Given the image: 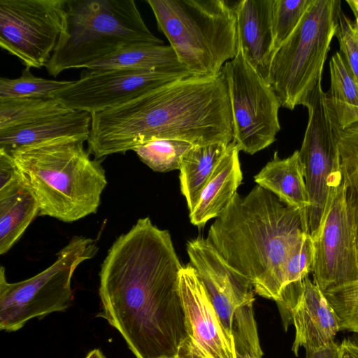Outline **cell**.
Instances as JSON below:
<instances>
[{
	"label": "cell",
	"instance_id": "7c38bea8",
	"mask_svg": "<svg viewBox=\"0 0 358 358\" xmlns=\"http://www.w3.org/2000/svg\"><path fill=\"white\" fill-rule=\"evenodd\" d=\"M191 76L179 71L86 69L78 80L50 96L72 110L93 114Z\"/></svg>",
	"mask_w": 358,
	"mask_h": 358
},
{
	"label": "cell",
	"instance_id": "5bb4252c",
	"mask_svg": "<svg viewBox=\"0 0 358 358\" xmlns=\"http://www.w3.org/2000/svg\"><path fill=\"white\" fill-rule=\"evenodd\" d=\"M276 303L285 329L294 327L292 350L296 357L301 347L325 345L341 330L338 318L323 292L308 276L287 285Z\"/></svg>",
	"mask_w": 358,
	"mask_h": 358
},
{
	"label": "cell",
	"instance_id": "8992f818",
	"mask_svg": "<svg viewBox=\"0 0 358 358\" xmlns=\"http://www.w3.org/2000/svg\"><path fill=\"white\" fill-rule=\"evenodd\" d=\"M158 30L192 75L212 76L238 52L236 17L224 0H147Z\"/></svg>",
	"mask_w": 358,
	"mask_h": 358
},
{
	"label": "cell",
	"instance_id": "d4e9b609",
	"mask_svg": "<svg viewBox=\"0 0 358 358\" xmlns=\"http://www.w3.org/2000/svg\"><path fill=\"white\" fill-rule=\"evenodd\" d=\"M341 168L358 235V121L338 129Z\"/></svg>",
	"mask_w": 358,
	"mask_h": 358
},
{
	"label": "cell",
	"instance_id": "9a60e30c",
	"mask_svg": "<svg viewBox=\"0 0 358 358\" xmlns=\"http://www.w3.org/2000/svg\"><path fill=\"white\" fill-rule=\"evenodd\" d=\"M187 252L190 264L203 283L224 329L233 338L231 327L235 311L255 299L252 283L232 268L207 238L189 240Z\"/></svg>",
	"mask_w": 358,
	"mask_h": 358
},
{
	"label": "cell",
	"instance_id": "ffe728a7",
	"mask_svg": "<svg viewBox=\"0 0 358 358\" xmlns=\"http://www.w3.org/2000/svg\"><path fill=\"white\" fill-rule=\"evenodd\" d=\"M39 213L38 203L21 175L0 187V255L11 249Z\"/></svg>",
	"mask_w": 358,
	"mask_h": 358
},
{
	"label": "cell",
	"instance_id": "83f0119b",
	"mask_svg": "<svg viewBox=\"0 0 358 358\" xmlns=\"http://www.w3.org/2000/svg\"><path fill=\"white\" fill-rule=\"evenodd\" d=\"M71 81L49 80L34 76L25 67L17 78H0V99L50 97L52 92Z\"/></svg>",
	"mask_w": 358,
	"mask_h": 358
},
{
	"label": "cell",
	"instance_id": "f546056e",
	"mask_svg": "<svg viewBox=\"0 0 358 358\" xmlns=\"http://www.w3.org/2000/svg\"><path fill=\"white\" fill-rule=\"evenodd\" d=\"M312 0H273L272 29L275 52L299 24Z\"/></svg>",
	"mask_w": 358,
	"mask_h": 358
},
{
	"label": "cell",
	"instance_id": "44dd1931",
	"mask_svg": "<svg viewBox=\"0 0 358 358\" xmlns=\"http://www.w3.org/2000/svg\"><path fill=\"white\" fill-rule=\"evenodd\" d=\"M87 69L189 73L179 62L170 45L152 43H137L128 45L93 62Z\"/></svg>",
	"mask_w": 358,
	"mask_h": 358
},
{
	"label": "cell",
	"instance_id": "484cf974",
	"mask_svg": "<svg viewBox=\"0 0 358 358\" xmlns=\"http://www.w3.org/2000/svg\"><path fill=\"white\" fill-rule=\"evenodd\" d=\"M192 146L184 141L161 138L149 141L134 151L140 160L152 170L168 172L180 170L184 155Z\"/></svg>",
	"mask_w": 358,
	"mask_h": 358
},
{
	"label": "cell",
	"instance_id": "6da1fadb",
	"mask_svg": "<svg viewBox=\"0 0 358 358\" xmlns=\"http://www.w3.org/2000/svg\"><path fill=\"white\" fill-rule=\"evenodd\" d=\"M182 266L170 233L138 219L108 250L99 271L101 310L136 358L176 355L187 338L179 292Z\"/></svg>",
	"mask_w": 358,
	"mask_h": 358
},
{
	"label": "cell",
	"instance_id": "836d02e7",
	"mask_svg": "<svg viewBox=\"0 0 358 358\" xmlns=\"http://www.w3.org/2000/svg\"><path fill=\"white\" fill-rule=\"evenodd\" d=\"M306 358H339V345L331 341L319 348H306Z\"/></svg>",
	"mask_w": 358,
	"mask_h": 358
},
{
	"label": "cell",
	"instance_id": "2e32d148",
	"mask_svg": "<svg viewBox=\"0 0 358 358\" xmlns=\"http://www.w3.org/2000/svg\"><path fill=\"white\" fill-rule=\"evenodd\" d=\"M273 3V0H242L233 5L238 50L266 81L275 54Z\"/></svg>",
	"mask_w": 358,
	"mask_h": 358
},
{
	"label": "cell",
	"instance_id": "8d00e7d4",
	"mask_svg": "<svg viewBox=\"0 0 358 358\" xmlns=\"http://www.w3.org/2000/svg\"><path fill=\"white\" fill-rule=\"evenodd\" d=\"M85 358H106L103 353L99 349L91 350Z\"/></svg>",
	"mask_w": 358,
	"mask_h": 358
},
{
	"label": "cell",
	"instance_id": "ba28073f",
	"mask_svg": "<svg viewBox=\"0 0 358 358\" xmlns=\"http://www.w3.org/2000/svg\"><path fill=\"white\" fill-rule=\"evenodd\" d=\"M96 241L81 236L73 237L57 253L56 260L33 277L8 282L0 268V330H20L30 320L68 309L73 300L71 280L78 266L93 258Z\"/></svg>",
	"mask_w": 358,
	"mask_h": 358
},
{
	"label": "cell",
	"instance_id": "5b68a950",
	"mask_svg": "<svg viewBox=\"0 0 358 358\" xmlns=\"http://www.w3.org/2000/svg\"><path fill=\"white\" fill-rule=\"evenodd\" d=\"M137 43L163 45L134 0H66L62 29L45 68L57 77Z\"/></svg>",
	"mask_w": 358,
	"mask_h": 358
},
{
	"label": "cell",
	"instance_id": "d590c367",
	"mask_svg": "<svg viewBox=\"0 0 358 358\" xmlns=\"http://www.w3.org/2000/svg\"><path fill=\"white\" fill-rule=\"evenodd\" d=\"M346 3L348 4L352 12L355 16V29L358 35V0H346Z\"/></svg>",
	"mask_w": 358,
	"mask_h": 358
},
{
	"label": "cell",
	"instance_id": "30bf717a",
	"mask_svg": "<svg viewBox=\"0 0 358 358\" xmlns=\"http://www.w3.org/2000/svg\"><path fill=\"white\" fill-rule=\"evenodd\" d=\"M66 0H0V46L25 67L46 66L58 42Z\"/></svg>",
	"mask_w": 358,
	"mask_h": 358
},
{
	"label": "cell",
	"instance_id": "74e56055",
	"mask_svg": "<svg viewBox=\"0 0 358 358\" xmlns=\"http://www.w3.org/2000/svg\"><path fill=\"white\" fill-rule=\"evenodd\" d=\"M166 358H189L178 352L176 355Z\"/></svg>",
	"mask_w": 358,
	"mask_h": 358
},
{
	"label": "cell",
	"instance_id": "f1b7e54d",
	"mask_svg": "<svg viewBox=\"0 0 358 358\" xmlns=\"http://www.w3.org/2000/svg\"><path fill=\"white\" fill-rule=\"evenodd\" d=\"M323 293L338 318L341 329L358 333V279Z\"/></svg>",
	"mask_w": 358,
	"mask_h": 358
},
{
	"label": "cell",
	"instance_id": "f35d334b",
	"mask_svg": "<svg viewBox=\"0 0 358 358\" xmlns=\"http://www.w3.org/2000/svg\"><path fill=\"white\" fill-rule=\"evenodd\" d=\"M357 260H358V235H357Z\"/></svg>",
	"mask_w": 358,
	"mask_h": 358
},
{
	"label": "cell",
	"instance_id": "7a4b0ae2",
	"mask_svg": "<svg viewBox=\"0 0 358 358\" xmlns=\"http://www.w3.org/2000/svg\"><path fill=\"white\" fill-rule=\"evenodd\" d=\"M88 152L95 159L125 153L155 139L193 145L229 144L233 119L223 72L169 83L124 103L91 114Z\"/></svg>",
	"mask_w": 358,
	"mask_h": 358
},
{
	"label": "cell",
	"instance_id": "9c48e42d",
	"mask_svg": "<svg viewBox=\"0 0 358 358\" xmlns=\"http://www.w3.org/2000/svg\"><path fill=\"white\" fill-rule=\"evenodd\" d=\"M233 119V141L239 151L254 155L276 140L281 105L275 92L238 50L223 66Z\"/></svg>",
	"mask_w": 358,
	"mask_h": 358
},
{
	"label": "cell",
	"instance_id": "1f68e13d",
	"mask_svg": "<svg viewBox=\"0 0 358 358\" xmlns=\"http://www.w3.org/2000/svg\"><path fill=\"white\" fill-rule=\"evenodd\" d=\"M335 36L339 43L340 52L358 84V35L355 22L342 10Z\"/></svg>",
	"mask_w": 358,
	"mask_h": 358
},
{
	"label": "cell",
	"instance_id": "3957f363",
	"mask_svg": "<svg viewBox=\"0 0 358 358\" xmlns=\"http://www.w3.org/2000/svg\"><path fill=\"white\" fill-rule=\"evenodd\" d=\"M306 234L307 215L257 185L244 196L234 195L206 238L257 294L277 301L287 259Z\"/></svg>",
	"mask_w": 358,
	"mask_h": 358
},
{
	"label": "cell",
	"instance_id": "603a6c76",
	"mask_svg": "<svg viewBox=\"0 0 358 358\" xmlns=\"http://www.w3.org/2000/svg\"><path fill=\"white\" fill-rule=\"evenodd\" d=\"M329 71L327 101L335 127L342 129L358 121V84L340 51L331 57Z\"/></svg>",
	"mask_w": 358,
	"mask_h": 358
},
{
	"label": "cell",
	"instance_id": "cb8c5ba5",
	"mask_svg": "<svg viewBox=\"0 0 358 358\" xmlns=\"http://www.w3.org/2000/svg\"><path fill=\"white\" fill-rule=\"evenodd\" d=\"M71 110L52 96L0 99V130L27 125Z\"/></svg>",
	"mask_w": 358,
	"mask_h": 358
},
{
	"label": "cell",
	"instance_id": "ac0fdd59",
	"mask_svg": "<svg viewBox=\"0 0 358 358\" xmlns=\"http://www.w3.org/2000/svg\"><path fill=\"white\" fill-rule=\"evenodd\" d=\"M239 152L234 141L228 145L195 208L189 213L194 225L201 227L210 219L217 218L237 193L243 180Z\"/></svg>",
	"mask_w": 358,
	"mask_h": 358
},
{
	"label": "cell",
	"instance_id": "e0dca14e",
	"mask_svg": "<svg viewBox=\"0 0 358 358\" xmlns=\"http://www.w3.org/2000/svg\"><path fill=\"white\" fill-rule=\"evenodd\" d=\"M92 115L72 110L47 117L27 125L0 130V150H13L57 141H87Z\"/></svg>",
	"mask_w": 358,
	"mask_h": 358
},
{
	"label": "cell",
	"instance_id": "d6986e66",
	"mask_svg": "<svg viewBox=\"0 0 358 358\" xmlns=\"http://www.w3.org/2000/svg\"><path fill=\"white\" fill-rule=\"evenodd\" d=\"M255 181L308 217L310 199L299 150L284 159L275 152L273 158L255 176Z\"/></svg>",
	"mask_w": 358,
	"mask_h": 358
},
{
	"label": "cell",
	"instance_id": "4fadbf2b",
	"mask_svg": "<svg viewBox=\"0 0 358 358\" xmlns=\"http://www.w3.org/2000/svg\"><path fill=\"white\" fill-rule=\"evenodd\" d=\"M179 292L187 338L178 352L189 358H236L233 338L190 264L180 271Z\"/></svg>",
	"mask_w": 358,
	"mask_h": 358
},
{
	"label": "cell",
	"instance_id": "52a82bcc",
	"mask_svg": "<svg viewBox=\"0 0 358 358\" xmlns=\"http://www.w3.org/2000/svg\"><path fill=\"white\" fill-rule=\"evenodd\" d=\"M339 0H312L299 24L275 51L267 83L281 107L302 105L322 75L341 12Z\"/></svg>",
	"mask_w": 358,
	"mask_h": 358
},
{
	"label": "cell",
	"instance_id": "4316f807",
	"mask_svg": "<svg viewBox=\"0 0 358 358\" xmlns=\"http://www.w3.org/2000/svg\"><path fill=\"white\" fill-rule=\"evenodd\" d=\"M255 299L241 305L234 313L232 336L236 358H262L257 323L254 315Z\"/></svg>",
	"mask_w": 358,
	"mask_h": 358
},
{
	"label": "cell",
	"instance_id": "d6a6232c",
	"mask_svg": "<svg viewBox=\"0 0 358 358\" xmlns=\"http://www.w3.org/2000/svg\"><path fill=\"white\" fill-rule=\"evenodd\" d=\"M20 176L13 157L0 150V187Z\"/></svg>",
	"mask_w": 358,
	"mask_h": 358
},
{
	"label": "cell",
	"instance_id": "4dcf8cb0",
	"mask_svg": "<svg viewBox=\"0 0 358 358\" xmlns=\"http://www.w3.org/2000/svg\"><path fill=\"white\" fill-rule=\"evenodd\" d=\"M314 259V241L311 235L306 234L287 259L284 272L285 287L308 276L312 271Z\"/></svg>",
	"mask_w": 358,
	"mask_h": 358
},
{
	"label": "cell",
	"instance_id": "277c9868",
	"mask_svg": "<svg viewBox=\"0 0 358 358\" xmlns=\"http://www.w3.org/2000/svg\"><path fill=\"white\" fill-rule=\"evenodd\" d=\"M8 153L35 196L40 215L73 222L96 213L108 182L101 160L91 158L84 141H57Z\"/></svg>",
	"mask_w": 358,
	"mask_h": 358
},
{
	"label": "cell",
	"instance_id": "e575fe53",
	"mask_svg": "<svg viewBox=\"0 0 358 358\" xmlns=\"http://www.w3.org/2000/svg\"><path fill=\"white\" fill-rule=\"evenodd\" d=\"M339 358H358V341L344 339L339 345Z\"/></svg>",
	"mask_w": 358,
	"mask_h": 358
},
{
	"label": "cell",
	"instance_id": "7402d4cb",
	"mask_svg": "<svg viewBox=\"0 0 358 358\" xmlns=\"http://www.w3.org/2000/svg\"><path fill=\"white\" fill-rule=\"evenodd\" d=\"M228 145H193L184 155L179 178L180 190L189 213L195 208L202 191L226 153Z\"/></svg>",
	"mask_w": 358,
	"mask_h": 358
},
{
	"label": "cell",
	"instance_id": "8fae6325",
	"mask_svg": "<svg viewBox=\"0 0 358 358\" xmlns=\"http://www.w3.org/2000/svg\"><path fill=\"white\" fill-rule=\"evenodd\" d=\"M311 236L315 245L311 271L322 292L358 279L357 229L343 180L332 188L320 225Z\"/></svg>",
	"mask_w": 358,
	"mask_h": 358
}]
</instances>
